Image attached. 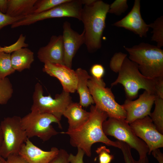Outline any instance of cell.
Instances as JSON below:
<instances>
[{"mask_svg":"<svg viewBox=\"0 0 163 163\" xmlns=\"http://www.w3.org/2000/svg\"><path fill=\"white\" fill-rule=\"evenodd\" d=\"M128 7L127 0H116L110 5L108 13L120 16L124 13Z\"/></svg>","mask_w":163,"mask_h":163,"instance_id":"83f0119b","label":"cell"},{"mask_svg":"<svg viewBox=\"0 0 163 163\" xmlns=\"http://www.w3.org/2000/svg\"><path fill=\"white\" fill-rule=\"evenodd\" d=\"M89 112V118L81 126L74 130L60 133L68 135L71 145L82 150L88 157L91 155V146L95 143L102 142L108 146L120 149L119 141L111 140L103 132L102 124L108 117L107 114L93 105L90 107Z\"/></svg>","mask_w":163,"mask_h":163,"instance_id":"6da1fadb","label":"cell"},{"mask_svg":"<svg viewBox=\"0 0 163 163\" xmlns=\"http://www.w3.org/2000/svg\"><path fill=\"white\" fill-rule=\"evenodd\" d=\"M37 0H8L6 14L12 17L24 18L33 14Z\"/></svg>","mask_w":163,"mask_h":163,"instance_id":"ffe728a7","label":"cell"},{"mask_svg":"<svg viewBox=\"0 0 163 163\" xmlns=\"http://www.w3.org/2000/svg\"><path fill=\"white\" fill-rule=\"evenodd\" d=\"M64 51L62 35H53L48 43L40 47L37 53V57L43 63L49 62L64 65Z\"/></svg>","mask_w":163,"mask_h":163,"instance_id":"2e32d148","label":"cell"},{"mask_svg":"<svg viewBox=\"0 0 163 163\" xmlns=\"http://www.w3.org/2000/svg\"><path fill=\"white\" fill-rule=\"evenodd\" d=\"M88 85L95 105L106 112L108 117L125 119L126 113L122 105L116 102L111 89L105 87L103 79L97 81L91 76Z\"/></svg>","mask_w":163,"mask_h":163,"instance_id":"9c48e42d","label":"cell"},{"mask_svg":"<svg viewBox=\"0 0 163 163\" xmlns=\"http://www.w3.org/2000/svg\"><path fill=\"white\" fill-rule=\"evenodd\" d=\"M62 35L64 51V65L72 68V61L76 52L85 43L84 32L79 34L71 27L67 21L64 22Z\"/></svg>","mask_w":163,"mask_h":163,"instance_id":"5bb4252c","label":"cell"},{"mask_svg":"<svg viewBox=\"0 0 163 163\" xmlns=\"http://www.w3.org/2000/svg\"><path fill=\"white\" fill-rule=\"evenodd\" d=\"M3 140V134L2 130L0 127V147H1Z\"/></svg>","mask_w":163,"mask_h":163,"instance_id":"ab89813d","label":"cell"},{"mask_svg":"<svg viewBox=\"0 0 163 163\" xmlns=\"http://www.w3.org/2000/svg\"><path fill=\"white\" fill-rule=\"evenodd\" d=\"M32 99L31 111L52 114L60 121L66 107L72 102L70 93L63 90L54 98L50 95L44 96L42 86L39 83L35 86Z\"/></svg>","mask_w":163,"mask_h":163,"instance_id":"8992f818","label":"cell"},{"mask_svg":"<svg viewBox=\"0 0 163 163\" xmlns=\"http://www.w3.org/2000/svg\"><path fill=\"white\" fill-rule=\"evenodd\" d=\"M151 153L158 160L159 163H163V155L158 149L153 150Z\"/></svg>","mask_w":163,"mask_h":163,"instance_id":"74e56055","label":"cell"},{"mask_svg":"<svg viewBox=\"0 0 163 163\" xmlns=\"http://www.w3.org/2000/svg\"><path fill=\"white\" fill-rule=\"evenodd\" d=\"M0 163H1L0 162Z\"/></svg>","mask_w":163,"mask_h":163,"instance_id":"60d3db41","label":"cell"},{"mask_svg":"<svg viewBox=\"0 0 163 163\" xmlns=\"http://www.w3.org/2000/svg\"><path fill=\"white\" fill-rule=\"evenodd\" d=\"M12 67L15 71L21 72L29 69L34 60V53L27 48L21 49L11 55Z\"/></svg>","mask_w":163,"mask_h":163,"instance_id":"44dd1931","label":"cell"},{"mask_svg":"<svg viewBox=\"0 0 163 163\" xmlns=\"http://www.w3.org/2000/svg\"><path fill=\"white\" fill-rule=\"evenodd\" d=\"M69 154L65 149H61L49 163H69Z\"/></svg>","mask_w":163,"mask_h":163,"instance_id":"d6a6232c","label":"cell"},{"mask_svg":"<svg viewBox=\"0 0 163 163\" xmlns=\"http://www.w3.org/2000/svg\"><path fill=\"white\" fill-rule=\"evenodd\" d=\"M96 152L98 155L99 163H110L114 158V156L110 154V150L105 146L98 148Z\"/></svg>","mask_w":163,"mask_h":163,"instance_id":"4dcf8cb0","label":"cell"},{"mask_svg":"<svg viewBox=\"0 0 163 163\" xmlns=\"http://www.w3.org/2000/svg\"><path fill=\"white\" fill-rule=\"evenodd\" d=\"M90 112L84 110L78 103L72 102L67 106L63 116L68 120V131L75 130L84 124L88 119Z\"/></svg>","mask_w":163,"mask_h":163,"instance_id":"ac0fdd59","label":"cell"},{"mask_svg":"<svg viewBox=\"0 0 163 163\" xmlns=\"http://www.w3.org/2000/svg\"><path fill=\"white\" fill-rule=\"evenodd\" d=\"M25 36L21 34L17 41L14 44L8 46H0V52L11 54L23 47L26 48L28 45L25 43Z\"/></svg>","mask_w":163,"mask_h":163,"instance_id":"f1b7e54d","label":"cell"},{"mask_svg":"<svg viewBox=\"0 0 163 163\" xmlns=\"http://www.w3.org/2000/svg\"><path fill=\"white\" fill-rule=\"evenodd\" d=\"M83 6L81 0H69L48 11L32 14L15 22L12 28L29 25L45 19L63 17L73 18L80 20Z\"/></svg>","mask_w":163,"mask_h":163,"instance_id":"30bf717a","label":"cell"},{"mask_svg":"<svg viewBox=\"0 0 163 163\" xmlns=\"http://www.w3.org/2000/svg\"><path fill=\"white\" fill-rule=\"evenodd\" d=\"M21 122L28 138L37 136L43 142L59 133L51 123H56L59 128H62L60 121L53 115L47 113L31 111L21 118Z\"/></svg>","mask_w":163,"mask_h":163,"instance_id":"ba28073f","label":"cell"},{"mask_svg":"<svg viewBox=\"0 0 163 163\" xmlns=\"http://www.w3.org/2000/svg\"><path fill=\"white\" fill-rule=\"evenodd\" d=\"M75 71L78 79L76 91L79 96V103L82 107H87L94 104L88 85V81L91 76L86 70L81 68Z\"/></svg>","mask_w":163,"mask_h":163,"instance_id":"d6986e66","label":"cell"},{"mask_svg":"<svg viewBox=\"0 0 163 163\" xmlns=\"http://www.w3.org/2000/svg\"><path fill=\"white\" fill-rule=\"evenodd\" d=\"M155 94L157 97L163 99V77L157 78L155 86Z\"/></svg>","mask_w":163,"mask_h":163,"instance_id":"8d00e7d4","label":"cell"},{"mask_svg":"<svg viewBox=\"0 0 163 163\" xmlns=\"http://www.w3.org/2000/svg\"><path fill=\"white\" fill-rule=\"evenodd\" d=\"M13 90L9 79L6 77L0 79V104H6L11 98Z\"/></svg>","mask_w":163,"mask_h":163,"instance_id":"d4e9b609","label":"cell"},{"mask_svg":"<svg viewBox=\"0 0 163 163\" xmlns=\"http://www.w3.org/2000/svg\"><path fill=\"white\" fill-rule=\"evenodd\" d=\"M44 63L43 72L57 78L62 85L63 90L69 93L75 92L78 79L75 71L65 65L47 62Z\"/></svg>","mask_w":163,"mask_h":163,"instance_id":"4fadbf2b","label":"cell"},{"mask_svg":"<svg viewBox=\"0 0 163 163\" xmlns=\"http://www.w3.org/2000/svg\"><path fill=\"white\" fill-rule=\"evenodd\" d=\"M123 48L129 54L128 58L136 64L143 76L152 79L163 77V50L161 48L144 42Z\"/></svg>","mask_w":163,"mask_h":163,"instance_id":"3957f363","label":"cell"},{"mask_svg":"<svg viewBox=\"0 0 163 163\" xmlns=\"http://www.w3.org/2000/svg\"><path fill=\"white\" fill-rule=\"evenodd\" d=\"M11 55L0 52V79H4L15 71L12 66Z\"/></svg>","mask_w":163,"mask_h":163,"instance_id":"cb8c5ba5","label":"cell"},{"mask_svg":"<svg viewBox=\"0 0 163 163\" xmlns=\"http://www.w3.org/2000/svg\"><path fill=\"white\" fill-rule=\"evenodd\" d=\"M91 76L97 81H101L105 73V69L102 65L96 64L93 65L90 69Z\"/></svg>","mask_w":163,"mask_h":163,"instance_id":"1f68e13d","label":"cell"},{"mask_svg":"<svg viewBox=\"0 0 163 163\" xmlns=\"http://www.w3.org/2000/svg\"><path fill=\"white\" fill-rule=\"evenodd\" d=\"M154 103L155 108L150 115L157 130L161 134L163 133V99L156 97Z\"/></svg>","mask_w":163,"mask_h":163,"instance_id":"7402d4cb","label":"cell"},{"mask_svg":"<svg viewBox=\"0 0 163 163\" xmlns=\"http://www.w3.org/2000/svg\"><path fill=\"white\" fill-rule=\"evenodd\" d=\"M8 7V0H0V11L6 14Z\"/></svg>","mask_w":163,"mask_h":163,"instance_id":"f35d334b","label":"cell"},{"mask_svg":"<svg viewBox=\"0 0 163 163\" xmlns=\"http://www.w3.org/2000/svg\"><path fill=\"white\" fill-rule=\"evenodd\" d=\"M0 162L1 163H28L18 154L11 155L6 159L0 156Z\"/></svg>","mask_w":163,"mask_h":163,"instance_id":"e575fe53","label":"cell"},{"mask_svg":"<svg viewBox=\"0 0 163 163\" xmlns=\"http://www.w3.org/2000/svg\"><path fill=\"white\" fill-rule=\"evenodd\" d=\"M127 56L126 54L121 52L114 54L110 62V67L111 69L115 72L118 73Z\"/></svg>","mask_w":163,"mask_h":163,"instance_id":"f546056e","label":"cell"},{"mask_svg":"<svg viewBox=\"0 0 163 163\" xmlns=\"http://www.w3.org/2000/svg\"><path fill=\"white\" fill-rule=\"evenodd\" d=\"M85 154L82 150L78 149V152L75 155L69 154V161L70 163H84L83 157Z\"/></svg>","mask_w":163,"mask_h":163,"instance_id":"d590c367","label":"cell"},{"mask_svg":"<svg viewBox=\"0 0 163 163\" xmlns=\"http://www.w3.org/2000/svg\"><path fill=\"white\" fill-rule=\"evenodd\" d=\"M119 141L120 145V149L123 154L125 163H148L147 156L139 158L138 161L135 160L132 156L130 147L125 142L120 141Z\"/></svg>","mask_w":163,"mask_h":163,"instance_id":"4316f807","label":"cell"},{"mask_svg":"<svg viewBox=\"0 0 163 163\" xmlns=\"http://www.w3.org/2000/svg\"><path fill=\"white\" fill-rule=\"evenodd\" d=\"M149 25L152 29L151 40L156 42V46L161 48L163 46V16L158 18Z\"/></svg>","mask_w":163,"mask_h":163,"instance_id":"603a6c76","label":"cell"},{"mask_svg":"<svg viewBox=\"0 0 163 163\" xmlns=\"http://www.w3.org/2000/svg\"><path fill=\"white\" fill-rule=\"evenodd\" d=\"M156 97L155 94L145 90L135 100L126 99L122 105L126 113V121L130 124L136 120L150 116Z\"/></svg>","mask_w":163,"mask_h":163,"instance_id":"7c38bea8","label":"cell"},{"mask_svg":"<svg viewBox=\"0 0 163 163\" xmlns=\"http://www.w3.org/2000/svg\"><path fill=\"white\" fill-rule=\"evenodd\" d=\"M118 73L117 78L111 85L112 87L118 84H122L127 99L133 100L137 97L139 90L142 89L155 95L157 78H150L143 76L139 72L136 64L127 57L124 59Z\"/></svg>","mask_w":163,"mask_h":163,"instance_id":"277c9868","label":"cell"},{"mask_svg":"<svg viewBox=\"0 0 163 163\" xmlns=\"http://www.w3.org/2000/svg\"><path fill=\"white\" fill-rule=\"evenodd\" d=\"M0 127L3 136L0 156L6 159L11 155L18 154L21 146L28 138L19 117L5 118L1 122Z\"/></svg>","mask_w":163,"mask_h":163,"instance_id":"5b68a950","label":"cell"},{"mask_svg":"<svg viewBox=\"0 0 163 163\" xmlns=\"http://www.w3.org/2000/svg\"><path fill=\"white\" fill-rule=\"evenodd\" d=\"M105 135L113 136L126 143L138 152L139 158L147 156L149 148L145 143L135 134L129 124L125 119L109 117L102 124Z\"/></svg>","mask_w":163,"mask_h":163,"instance_id":"52a82bcc","label":"cell"},{"mask_svg":"<svg viewBox=\"0 0 163 163\" xmlns=\"http://www.w3.org/2000/svg\"><path fill=\"white\" fill-rule=\"evenodd\" d=\"M129 124L136 135L148 146L149 155L153 150L163 147V135L157 130L149 116L136 120Z\"/></svg>","mask_w":163,"mask_h":163,"instance_id":"8fae6325","label":"cell"},{"mask_svg":"<svg viewBox=\"0 0 163 163\" xmlns=\"http://www.w3.org/2000/svg\"><path fill=\"white\" fill-rule=\"evenodd\" d=\"M140 1L135 0L133 7L123 18L113 24L133 32L141 38L146 37L149 27L142 18L140 12Z\"/></svg>","mask_w":163,"mask_h":163,"instance_id":"9a60e30c","label":"cell"},{"mask_svg":"<svg viewBox=\"0 0 163 163\" xmlns=\"http://www.w3.org/2000/svg\"><path fill=\"white\" fill-rule=\"evenodd\" d=\"M23 18L11 17L0 11V30L6 26L11 25L14 23Z\"/></svg>","mask_w":163,"mask_h":163,"instance_id":"836d02e7","label":"cell"},{"mask_svg":"<svg viewBox=\"0 0 163 163\" xmlns=\"http://www.w3.org/2000/svg\"><path fill=\"white\" fill-rule=\"evenodd\" d=\"M59 149L52 147L49 151H45L34 144L28 138L21 146L18 154L28 163H49L57 154Z\"/></svg>","mask_w":163,"mask_h":163,"instance_id":"e0dca14e","label":"cell"},{"mask_svg":"<svg viewBox=\"0 0 163 163\" xmlns=\"http://www.w3.org/2000/svg\"><path fill=\"white\" fill-rule=\"evenodd\" d=\"M83 5L80 21L84 27V44L88 51L92 53L101 47L110 5L101 0H95L90 4Z\"/></svg>","mask_w":163,"mask_h":163,"instance_id":"7a4b0ae2","label":"cell"},{"mask_svg":"<svg viewBox=\"0 0 163 163\" xmlns=\"http://www.w3.org/2000/svg\"><path fill=\"white\" fill-rule=\"evenodd\" d=\"M69 0H37L33 14H38L50 10Z\"/></svg>","mask_w":163,"mask_h":163,"instance_id":"484cf974","label":"cell"}]
</instances>
